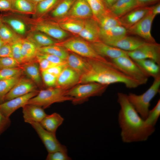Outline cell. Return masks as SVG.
<instances>
[{"mask_svg": "<svg viewBox=\"0 0 160 160\" xmlns=\"http://www.w3.org/2000/svg\"><path fill=\"white\" fill-rule=\"evenodd\" d=\"M160 0H136L138 7L148 5L159 2Z\"/></svg>", "mask_w": 160, "mask_h": 160, "instance_id": "obj_51", "label": "cell"}, {"mask_svg": "<svg viewBox=\"0 0 160 160\" xmlns=\"http://www.w3.org/2000/svg\"><path fill=\"white\" fill-rule=\"evenodd\" d=\"M145 42L138 38L126 35L110 45L126 51H130L135 49Z\"/></svg>", "mask_w": 160, "mask_h": 160, "instance_id": "obj_22", "label": "cell"}, {"mask_svg": "<svg viewBox=\"0 0 160 160\" xmlns=\"http://www.w3.org/2000/svg\"><path fill=\"white\" fill-rule=\"evenodd\" d=\"M39 91L37 90L0 103V112L5 116L9 118L15 111L26 104L29 100L36 96Z\"/></svg>", "mask_w": 160, "mask_h": 160, "instance_id": "obj_12", "label": "cell"}, {"mask_svg": "<svg viewBox=\"0 0 160 160\" xmlns=\"http://www.w3.org/2000/svg\"><path fill=\"white\" fill-rule=\"evenodd\" d=\"M151 13L155 16L160 13V4L158 3L157 4L151 7Z\"/></svg>", "mask_w": 160, "mask_h": 160, "instance_id": "obj_52", "label": "cell"}, {"mask_svg": "<svg viewBox=\"0 0 160 160\" xmlns=\"http://www.w3.org/2000/svg\"><path fill=\"white\" fill-rule=\"evenodd\" d=\"M97 22L100 29L101 30H106L121 25L120 18L115 16L108 9L99 18Z\"/></svg>", "mask_w": 160, "mask_h": 160, "instance_id": "obj_32", "label": "cell"}, {"mask_svg": "<svg viewBox=\"0 0 160 160\" xmlns=\"http://www.w3.org/2000/svg\"><path fill=\"white\" fill-rule=\"evenodd\" d=\"M58 23L64 31L78 35L83 28L84 20L65 16Z\"/></svg>", "mask_w": 160, "mask_h": 160, "instance_id": "obj_26", "label": "cell"}, {"mask_svg": "<svg viewBox=\"0 0 160 160\" xmlns=\"http://www.w3.org/2000/svg\"><path fill=\"white\" fill-rule=\"evenodd\" d=\"M29 124L37 133L48 153L58 151L67 152L66 147L59 142L56 134L45 129L39 123L31 122Z\"/></svg>", "mask_w": 160, "mask_h": 160, "instance_id": "obj_10", "label": "cell"}, {"mask_svg": "<svg viewBox=\"0 0 160 160\" xmlns=\"http://www.w3.org/2000/svg\"><path fill=\"white\" fill-rule=\"evenodd\" d=\"M12 57L11 44L4 43L0 47V57Z\"/></svg>", "mask_w": 160, "mask_h": 160, "instance_id": "obj_49", "label": "cell"}, {"mask_svg": "<svg viewBox=\"0 0 160 160\" xmlns=\"http://www.w3.org/2000/svg\"><path fill=\"white\" fill-rule=\"evenodd\" d=\"M22 38L17 40L11 44L12 57L17 60L20 65L22 63V57L21 50Z\"/></svg>", "mask_w": 160, "mask_h": 160, "instance_id": "obj_41", "label": "cell"}, {"mask_svg": "<svg viewBox=\"0 0 160 160\" xmlns=\"http://www.w3.org/2000/svg\"><path fill=\"white\" fill-rule=\"evenodd\" d=\"M47 160H70L71 159L68 155L67 152L61 151L48 153Z\"/></svg>", "mask_w": 160, "mask_h": 160, "instance_id": "obj_44", "label": "cell"}, {"mask_svg": "<svg viewBox=\"0 0 160 160\" xmlns=\"http://www.w3.org/2000/svg\"><path fill=\"white\" fill-rule=\"evenodd\" d=\"M37 56L45 59L49 61L56 64H61L66 63L65 60L55 55L38 51Z\"/></svg>", "mask_w": 160, "mask_h": 160, "instance_id": "obj_45", "label": "cell"}, {"mask_svg": "<svg viewBox=\"0 0 160 160\" xmlns=\"http://www.w3.org/2000/svg\"><path fill=\"white\" fill-rule=\"evenodd\" d=\"M149 76L153 78L160 76V65L150 59L133 60Z\"/></svg>", "mask_w": 160, "mask_h": 160, "instance_id": "obj_30", "label": "cell"}, {"mask_svg": "<svg viewBox=\"0 0 160 160\" xmlns=\"http://www.w3.org/2000/svg\"><path fill=\"white\" fill-rule=\"evenodd\" d=\"M150 87L140 95L130 93L127 95L128 99L140 116L144 119L147 117L149 111L151 102L159 92L160 87V76L154 78Z\"/></svg>", "mask_w": 160, "mask_h": 160, "instance_id": "obj_3", "label": "cell"}, {"mask_svg": "<svg viewBox=\"0 0 160 160\" xmlns=\"http://www.w3.org/2000/svg\"><path fill=\"white\" fill-rule=\"evenodd\" d=\"M20 64L13 57H0V70L19 67Z\"/></svg>", "mask_w": 160, "mask_h": 160, "instance_id": "obj_42", "label": "cell"}, {"mask_svg": "<svg viewBox=\"0 0 160 160\" xmlns=\"http://www.w3.org/2000/svg\"><path fill=\"white\" fill-rule=\"evenodd\" d=\"M155 16L150 10L144 17L127 29V33L138 36L146 42H156L151 33L152 23Z\"/></svg>", "mask_w": 160, "mask_h": 160, "instance_id": "obj_11", "label": "cell"}, {"mask_svg": "<svg viewBox=\"0 0 160 160\" xmlns=\"http://www.w3.org/2000/svg\"><path fill=\"white\" fill-rule=\"evenodd\" d=\"M2 21L9 25L19 36L25 35L27 32L25 23L21 18L13 17L10 15H1Z\"/></svg>", "mask_w": 160, "mask_h": 160, "instance_id": "obj_29", "label": "cell"}, {"mask_svg": "<svg viewBox=\"0 0 160 160\" xmlns=\"http://www.w3.org/2000/svg\"><path fill=\"white\" fill-rule=\"evenodd\" d=\"M20 67L37 86L42 85L41 72L38 63L36 60L21 64Z\"/></svg>", "mask_w": 160, "mask_h": 160, "instance_id": "obj_23", "label": "cell"}, {"mask_svg": "<svg viewBox=\"0 0 160 160\" xmlns=\"http://www.w3.org/2000/svg\"><path fill=\"white\" fill-rule=\"evenodd\" d=\"M151 7H139L134 9L120 18L121 25L127 29L146 16L150 11Z\"/></svg>", "mask_w": 160, "mask_h": 160, "instance_id": "obj_18", "label": "cell"}, {"mask_svg": "<svg viewBox=\"0 0 160 160\" xmlns=\"http://www.w3.org/2000/svg\"><path fill=\"white\" fill-rule=\"evenodd\" d=\"M24 121L40 123L47 115L42 107L36 105L26 104L22 108Z\"/></svg>", "mask_w": 160, "mask_h": 160, "instance_id": "obj_20", "label": "cell"}, {"mask_svg": "<svg viewBox=\"0 0 160 160\" xmlns=\"http://www.w3.org/2000/svg\"><path fill=\"white\" fill-rule=\"evenodd\" d=\"M36 61L38 63L41 72L59 64L52 63L44 58L36 56Z\"/></svg>", "mask_w": 160, "mask_h": 160, "instance_id": "obj_46", "label": "cell"}, {"mask_svg": "<svg viewBox=\"0 0 160 160\" xmlns=\"http://www.w3.org/2000/svg\"><path fill=\"white\" fill-rule=\"evenodd\" d=\"M0 38L4 42L11 44L21 38L3 22L0 26Z\"/></svg>", "mask_w": 160, "mask_h": 160, "instance_id": "obj_34", "label": "cell"}, {"mask_svg": "<svg viewBox=\"0 0 160 160\" xmlns=\"http://www.w3.org/2000/svg\"><path fill=\"white\" fill-rule=\"evenodd\" d=\"M127 29L121 25L106 30L100 29V40L109 45L126 35Z\"/></svg>", "mask_w": 160, "mask_h": 160, "instance_id": "obj_19", "label": "cell"}, {"mask_svg": "<svg viewBox=\"0 0 160 160\" xmlns=\"http://www.w3.org/2000/svg\"><path fill=\"white\" fill-rule=\"evenodd\" d=\"M91 9L92 18L97 21L108 9L103 0H87Z\"/></svg>", "mask_w": 160, "mask_h": 160, "instance_id": "obj_37", "label": "cell"}, {"mask_svg": "<svg viewBox=\"0 0 160 160\" xmlns=\"http://www.w3.org/2000/svg\"><path fill=\"white\" fill-rule=\"evenodd\" d=\"M37 90V86L32 80L23 77L5 95L3 102Z\"/></svg>", "mask_w": 160, "mask_h": 160, "instance_id": "obj_13", "label": "cell"}, {"mask_svg": "<svg viewBox=\"0 0 160 160\" xmlns=\"http://www.w3.org/2000/svg\"><path fill=\"white\" fill-rule=\"evenodd\" d=\"M55 44L64 47L67 51L86 58L96 60L105 62L111 61L99 55L89 42L81 38H71Z\"/></svg>", "mask_w": 160, "mask_h": 160, "instance_id": "obj_6", "label": "cell"}, {"mask_svg": "<svg viewBox=\"0 0 160 160\" xmlns=\"http://www.w3.org/2000/svg\"><path fill=\"white\" fill-rule=\"evenodd\" d=\"M100 28L97 22L92 18L84 20L83 28L78 34L81 38L91 43L100 41Z\"/></svg>", "mask_w": 160, "mask_h": 160, "instance_id": "obj_15", "label": "cell"}, {"mask_svg": "<svg viewBox=\"0 0 160 160\" xmlns=\"http://www.w3.org/2000/svg\"><path fill=\"white\" fill-rule=\"evenodd\" d=\"M117 97L120 106L118 121L123 142L129 143L147 140L154 132L155 127L146 123L130 103L127 95L119 92Z\"/></svg>", "mask_w": 160, "mask_h": 160, "instance_id": "obj_1", "label": "cell"}, {"mask_svg": "<svg viewBox=\"0 0 160 160\" xmlns=\"http://www.w3.org/2000/svg\"><path fill=\"white\" fill-rule=\"evenodd\" d=\"M38 51L55 55L66 60L69 54L64 47L56 44L38 48Z\"/></svg>", "mask_w": 160, "mask_h": 160, "instance_id": "obj_38", "label": "cell"}, {"mask_svg": "<svg viewBox=\"0 0 160 160\" xmlns=\"http://www.w3.org/2000/svg\"><path fill=\"white\" fill-rule=\"evenodd\" d=\"M63 121L64 119L59 114L54 113L47 114L39 123L46 130L56 134L57 128Z\"/></svg>", "mask_w": 160, "mask_h": 160, "instance_id": "obj_28", "label": "cell"}, {"mask_svg": "<svg viewBox=\"0 0 160 160\" xmlns=\"http://www.w3.org/2000/svg\"><path fill=\"white\" fill-rule=\"evenodd\" d=\"M4 43H5L0 38V47Z\"/></svg>", "mask_w": 160, "mask_h": 160, "instance_id": "obj_55", "label": "cell"}, {"mask_svg": "<svg viewBox=\"0 0 160 160\" xmlns=\"http://www.w3.org/2000/svg\"><path fill=\"white\" fill-rule=\"evenodd\" d=\"M12 0H0V11H11Z\"/></svg>", "mask_w": 160, "mask_h": 160, "instance_id": "obj_50", "label": "cell"}, {"mask_svg": "<svg viewBox=\"0 0 160 160\" xmlns=\"http://www.w3.org/2000/svg\"><path fill=\"white\" fill-rule=\"evenodd\" d=\"M11 124L9 118L5 116L0 112V136L9 127Z\"/></svg>", "mask_w": 160, "mask_h": 160, "instance_id": "obj_47", "label": "cell"}, {"mask_svg": "<svg viewBox=\"0 0 160 160\" xmlns=\"http://www.w3.org/2000/svg\"><path fill=\"white\" fill-rule=\"evenodd\" d=\"M68 66L76 71L81 76L89 69V65L87 58L72 53L68 54L66 59Z\"/></svg>", "mask_w": 160, "mask_h": 160, "instance_id": "obj_21", "label": "cell"}, {"mask_svg": "<svg viewBox=\"0 0 160 160\" xmlns=\"http://www.w3.org/2000/svg\"><path fill=\"white\" fill-rule=\"evenodd\" d=\"M2 22H3V21L2 20L1 15H0V26L1 25V23H2Z\"/></svg>", "mask_w": 160, "mask_h": 160, "instance_id": "obj_56", "label": "cell"}, {"mask_svg": "<svg viewBox=\"0 0 160 160\" xmlns=\"http://www.w3.org/2000/svg\"><path fill=\"white\" fill-rule=\"evenodd\" d=\"M61 0H43L36 5V12L34 15L36 18H39L52 9Z\"/></svg>", "mask_w": 160, "mask_h": 160, "instance_id": "obj_36", "label": "cell"}, {"mask_svg": "<svg viewBox=\"0 0 160 160\" xmlns=\"http://www.w3.org/2000/svg\"><path fill=\"white\" fill-rule=\"evenodd\" d=\"M80 77L76 71L68 65L57 77L55 87L68 89L79 84Z\"/></svg>", "mask_w": 160, "mask_h": 160, "instance_id": "obj_16", "label": "cell"}, {"mask_svg": "<svg viewBox=\"0 0 160 160\" xmlns=\"http://www.w3.org/2000/svg\"><path fill=\"white\" fill-rule=\"evenodd\" d=\"M68 90L56 87L41 90L36 96L30 99L26 104L36 105L45 109L55 103L72 101L73 98L66 94Z\"/></svg>", "mask_w": 160, "mask_h": 160, "instance_id": "obj_4", "label": "cell"}, {"mask_svg": "<svg viewBox=\"0 0 160 160\" xmlns=\"http://www.w3.org/2000/svg\"><path fill=\"white\" fill-rule=\"evenodd\" d=\"M89 70L81 76L79 84L95 82L109 85L121 83L128 88H135L141 85L138 81L125 74L111 62H105L87 58Z\"/></svg>", "mask_w": 160, "mask_h": 160, "instance_id": "obj_2", "label": "cell"}, {"mask_svg": "<svg viewBox=\"0 0 160 160\" xmlns=\"http://www.w3.org/2000/svg\"><path fill=\"white\" fill-rule=\"evenodd\" d=\"M36 5L30 0H12L11 12L34 15Z\"/></svg>", "mask_w": 160, "mask_h": 160, "instance_id": "obj_31", "label": "cell"}, {"mask_svg": "<svg viewBox=\"0 0 160 160\" xmlns=\"http://www.w3.org/2000/svg\"><path fill=\"white\" fill-rule=\"evenodd\" d=\"M65 16L85 20L92 18V14L87 0H76Z\"/></svg>", "mask_w": 160, "mask_h": 160, "instance_id": "obj_17", "label": "cell"}, {"mask_svg": "<svg viewBox=\"0 0 160 160\" xmlns=\"http://www.w3.org/2000/svg\"><path fill=\"white\" fill-rule=\"evenodd\" d=\"M23 74L11 78L0 80V103L3 102V99L5 95L23 77Z\"/></svg>", "mask_w": 160, "mask_h": 160, "instance_id": "obj_35", "label": "cell"}, {"mask_svg": "<svg viewBox=\"0 0 160 160\" xmlns=\"http://www.w3.org/2000/svg\"><path fill=\"white\" fill-rule=\"evenodd\" d=\"M38 51V48L34 43L26 38H22L21 64L36 60Z\"/></svg>", "mask_w": 160, "mask_h": 160, "instance_id": "obj_24", "label": "cell"}, {"mask_svg": "<svg viewBox=\"0 0 160 160\" xmlns=\"http://www.w3.org/2000/svg\"><path fill=\"white\" fill-rule=\"evenodd\" d=\"M41 72L42 80L47 86L49 87L55 86L57 77L46 71Z\"/></svg>", "mask_w": 160, "mask_h": 160, "instance_id": "obj_43", "label": "cell"}, {"mask_svg": "<svg viewBox=\"0 0 160 160\" xmlns=\"http://www.w3.org/2000/svg\"><path fill=\"white\" fill-rule=\"evenodd\" d=\"M138 7H139L136 0H118L108 9L115 16L120 18Z\"/></svg>", "mask_w": 160, "mask_h": 160, "instance_id": "obj_25", "label": "cell"}, {"mask_svg": "<svg viewBox=\"0 0 160 160\" xmlns=\"http://www.w3.org/2000/svg\"><path fill=\"white\" fill-rule=\"evenodd\" d=\"M127 52L133 60L150 59L160 65V45L156 42L146 41L135 49Z\"/></svg>", "mask_w": 160, "mask_h": 160, "instance_id": "obj_9", "label": "cell"}, {"mask_svg": "<svg viewBox=\"0 0 160 160\" xmlns=\"http://www.w3.org/2000/svg\"><path fill=\"white\" fill-rule=\"evenodd\" d=\"M20 67L2 69L0 70V80L7 79L23 73Z\"/></svg>", "mask_w": 160, "mask_h": 160, "instance_id": "obj_40", "label": "cell"}, {"mask_svg": "<svg viewBox=\"0 0 160 160\" xmlns=\"http://www.w3.org/2000/svg\"><path fill=\"white\" fill-rule=\"evenodd\" d=\"M67 66V63H65L57 65L44 71L58 77Z\"/></svg>", "mask_w": 160, "mask_h": 160, "instance_id": "obj_48", "label": "cell"}, {"mask_svg": "<svg viewBox=\"0 0 160 160\" xmlns=\"http://www.w3.org/2000/svg\"><path fill=\"white\" fill-rule=\"evenodd\" d=\"M76 0H61L51 12L52 17L55 18L65 16Z\"/></svg>", "mask_w": 160, "mask_h": 160, "instance_id": "obj_33", "label": "cell"}, {"mask_svg": "<svg viewBox=\"0 0 160 160\" xmlns=\"http://www.w3.org/2000/svg\"><path fill=\"white\" fill-rule=\"evenodd\" d=\"M34 43L38 48L55 44L57 42L42 32L31 30L26 37Z\"/></svg>", "mask_w": 160, "mask_h": 160, "instance_id": "obj_27", "label": "cell"}, {"mask_svg": "<svg viewBox=\"0 0 160 160\" xmlns=\"http://www.w3.org/2000/svg\"><path fill=\"white\" fill-rule=\"evenodd\" d=\"M20 17L26 24L30 26L31 30L42 32L53 39L60 41L68 36L66 31L62 29L58 23L42 20L39 18L34 19L23 16Z\"/></svg>", "mask_w": 160, "mask_h": 160, "instance_id": "obj_7", "label": "cell"}, {"mask_svg": "<svg viewBox=\"0 0 160 160\" xmlns=\"http://www.w3.org/2000/svg\"><path fill=\"white\" fill-rule=\"evenodd\" d=\"M33 3L35 4H36L38 3L43 0H30Z\"/></svg>", "mask_w": 160, "mask_h": 160, "instance_id": "obj_54", "label": "cell"}, {"mask_svg": "<svg viewBox=\"0 0 160 160\" xmlns=\"http://www.w3.org/2000/svg\"><path fill=\"white\" fill-rule=\"evenodd\" d=\"M90 44L98 55L106 59V58L109 59L110 61L112 59L120 57L127 55V51L106 44L101 41Z\"/></svg>", "mask_w": 160, "mask_h": 160, "instance_id": "obj_14", "label": "cell"}, {"mask_svg": "<svg viewBox=\"0 0 160 160\" xmlns=\"http://www.w3.org/2000/svg\"><path fill=\"white\" fill-rule=\"evenodd\" d=\"M111 61L119 69L141 85L147 83L149 76L128 55L120 57Z\"/></svg>", "mask_w": 160, "mask_h": 160, "instance_id": "obj_8", "label": "cell"}, {"mask_svg": "<svg viewBox=\"0 0 160 160\" xmlns=\"http://www.w3.org/2000/svg\"><path fill=\"white\" fill-rule=\"evenodd\" d=\"M160 115V100L157 101L155 106L149 110L146 118L144 119L148 125L155 127Z\"/></svg>", "mask_w": 160, "mask_h": 160, "instance_id": "obj_39", "label": "cell"}, {"mask_svg": "<svg viewBox=\"0 0 160 160\" xmlns=\"http://www.w3.org/2000/svg\"><path fill=\"white\" fill-rule=\"evenodd\" d=\"M118 0H103L107 8L109 9L113 6Z\"/></svg>", "mask_w": 160, "mask_h": 160, "instance_id": "obj_53", "label": "cell"}, {"mask_svg": "<svg viewBox=\"0 0 160 160\" xmlns=\"http://www.w3.org/2000/svg\"><path fill=\"white\" fill-rule=\"evenodd\" d=\"M108 86L95 82L79 84L68 90L66 94L73 98V104H80L91 97L102 95Z\"/></svg>", "mask_w": 160, "mask_h": 160, "instance_id": "obj_5", "label": "cell"}]
</instances>
